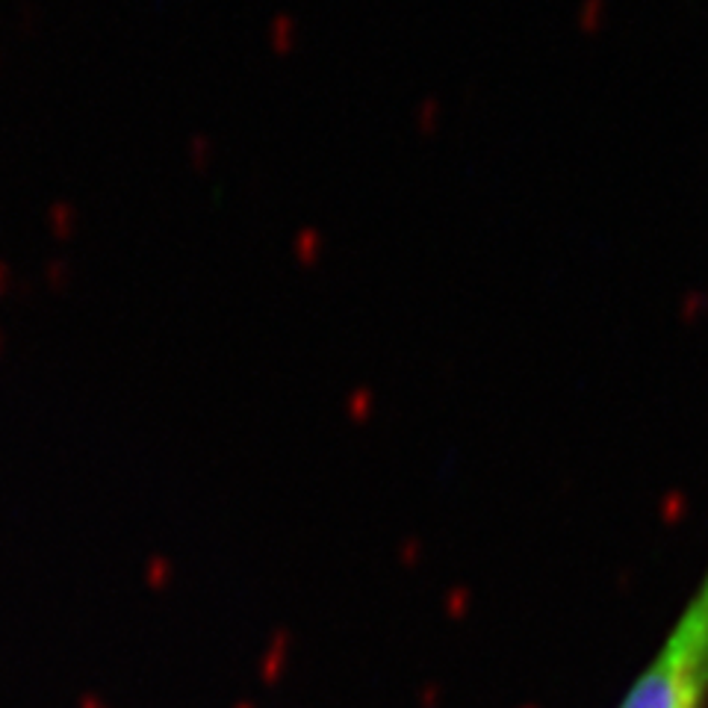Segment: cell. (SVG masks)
<instances>
[{
	"label": "cell",
	"mask_w": 708,
	"mask_h": 708,
	"mask_svg": "<svg viewBox=\"0 0 708 708\" xmlns=\"http://www.w3.org/2000/svg\"><path fill=\"white\" fill-rule=\"evenodd\" d=\"M617 708H708V564Z\"/></svg>",
	"instance_id": "6da1fadb"
}]
</instances>
